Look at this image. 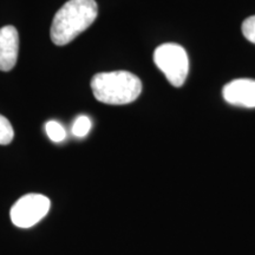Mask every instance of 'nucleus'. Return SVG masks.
Instances as JSON below:
<instances>
[{
	"label": "nucleus",
	"mask_w": 255,
	"mask_h": 255,
	"mask_svg": "<svg viewBox=\"0 0 255 255\" xmlns=\"http://www.w3.org/2000/svg\"><path fill=\"white\" fill-rule=\"evenodd\" d=\"M98 14L95 0H69L53 17L51 39L63 46L72 41L94 23Z\"/></svg>",
	"instance_id": "f257e3e1"
},
{
	"label": "nucleus",
	"mask_w": 255,
	"mask_h": 255,
	"mask_svg": "<svg viewBox=\"0 0 255 255\" xmlns=\"http://www.w3.org/2000/svg\"><path fill=\"white\" fill-rule=\"evenodd\" d=\"M92 94L101 103L123 105L132 103L142 92V82L128 71L101 72L91 81Z\"/></svg>",
	"instance_id": "f03ea898"
},
{
	"label": "nucleus",
	"mask_w": 255,
	"mask_h": 255,
	"mask_svg": "<svg viewBox=\"0 0 255 255\" xmlns=\"http://www.w3.org/2000/svg\"><path fill=\"white\" fill-rule=\"evenodd\" d=\"M154 62L173 87H182L189 71V59L182 46L174 43L162 44L155 50Z\"/></svg>",
	"instance_id": "7ed1b4c3"
},
{
	"label": "nucleus",
	"mask_w": 255,
	"mask_h": 255,
	"mask_svg": "<svg viewBox=\"0 0 255 255\" xmlns=\"http://www.w3.org/2000/svg\"><path fill=\"white\" fill-rule=\"evenodd\" d=\"M51 202L41 194H27L11 208V220L19 228H30L46 216Z\"/></svg>",
	"instance_id": "20e7f679"
},
{
	"label": "nucleus",
	"mask_w": 255,
	"mask_h": 255,
	"mask_svg": "<svg viewBox=\"0 0 255 255\" xmlns=\"http://www.w3.org/2000/svg\"><path fill=\"white\" fill-rule=\"evenodd\" d=\"M222 96L234 107L255 108V79L239 78L223 87Z\"/></svg>",
	"instance_id": "39448f33"
},
{
	"label": "nucleus",
	"mask_w": 255,
	"mask_h": 255,
	"mask_svg": "<svg viewBox=\"0 0 255 255\" xmlns=\"http://www.w3.org/2000/svg\"><path fill=\"white\" fill-rule=\"evenodd\" d=\"M19 52V34L17 28L7 25L0 28V71L14 68Z\"/></svg>",
	"instance_id": "423d86ee"
},
{
	"label": "nucleus",
	"mask_w": 255,
	"mask_h": 255,
	"mask_svg": "<svg viewBox=\"0 0 255 255\" xmlns=\"http://www.w3.org/2000/svg\"><path fill=\"white\" fill-rule=\"evenodd\" d=\"M45 130L47 136L52 142H62L65 139L66 131L64 129V127L57 121H50L45 124Z\"/></svg>",
	"instance_id": "0eeeda50"
},
{
	"label": "nucleus",
	"mask_w": 255,
	"mask_h": 255,
	"mask_svg": "<svg viewBox=\"0 0 255 255\" xmlns=\"http://www.w3.org/2000/svg\"><path fill=\"white\" fill-rule=\"evenodd\" d=\"M14 136L13 128L6 117L0 115V144L7 145L12 142Z\"/></svg>",
	"instance_id": "6e6552de"
},
{
	"label": "nucleus",
	"mask_w": 255,
	"mask_h": 255,
	"mask_svg": "<svg viewBox=\"0 0 255 255\" xmlns=\"http://www.w3.org/2000/svg\"><path fill=\"white\" fill-rule=\"evenodd\" d=\"M91 121L88 116H78L72 126V133L76 137H85L91 129Z\"/></svg>",
	"instance_id": "1a4fd4ad"
},
{
	"label": "nucleus",
	"mask_w": 255,
	"mask_h": 255,
	"mask_svg": "<svg viewBox=\"0 0 255 255\" xmlns=\"http://www.w3.org/2000/svg\"><path fill=\"white\" fill-rule=\"evenodd\" d=\"M242 33L248 41L255 44V15L247 18L242 23Z\"/></svg>",
	"instance_id": "9d476101"
}]
</instances>
